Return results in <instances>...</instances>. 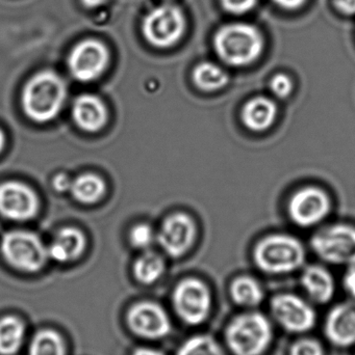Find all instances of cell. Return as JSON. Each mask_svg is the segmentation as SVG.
Wrapping results in <instances>:
<instances>
[{"mask_svg":"<svg viewBox=\"0 0 355 355\" xmlns=\"http://www.w3.org/2000/svg\"><path fill=\"white\" fill-rule=\"evenodd\" d=\"M306 0H274L275 3L279 4L281 8H287V10H296L304 6Z\"/></svg>","mask_w":355,"mask_h":355,"instance_id":"34","label":"cell"},{"mask_svg":"<svg viewBox=\"0 0 355 355\" xmlns=\"http://www.w3.org/2000/svg\"><path fill=\"white\" fill-rule=\"evenodd\" d=\"M333 4L343 14H355V0H333Z\"/></svg>","mask_w":355,"mask_h":355,"instance_id":"32","label":"cell"},{"mask_svg":"<svg viewBox=\"0 0 355 355\" xmlns=\"http://www.w3.org/2000/svg\"><path fill=\"white\" fill-rule=\"evenodd\" d=\"M231 294L236 304L254 308L262 302L264 292L260 284L250 277H240L231 284Z\"/></svg>","mask_w":355,"mask_h":355,"instance_id":"23","label":"cell"},{"mask_svg":"<svg viewBox=\"0 0 355 355\" xmlns=\"http://www.w3.org/2000/svg\"><path fill=\"white\" fill-rule=\"evenodd\" d=\"M29 355H65L64 342L56 331H41L31 341Z\"/></svg>","mask_w":355,"mask_h":355,"instance_id":"25","label":"cell"},{"mask_svg":"<svg viewBox=\"0 0 355 355\" xmlns=\"http://www.w3.org/2000/svg\"><path fill=\"white\" fill-rule=\"evenodd\" d=\"M311 245L325 262L352 264L355 262V227L348 225L325 227L313 236Z\"/></svg>","mask_w":355,"mask_h":355,"instance_id":"7","label":"cell"},{"mask_svg":"<svg viewBox=\"0 0 355 355\" xmlns=\"http://www.w3.org/2000/svg\"><path fill=\"white\" fill-rule=\"evenodd\" d=\"M196 237V227L191 217L179 213L169 216L158 233L160 245L169 256H183L188 252Z\"/></svg>","mask_w":355,"mask_h":355,"instance_id":"13","label":"cell"},{"mask_svg":"<svg viewBox=\"0 0 355 355\" xmlns=\"http://www.w3.org/2000/svg\"><path fill=\"white\" fill-rule=\"evenodd\" d=\"M127 320L131 331L140 337L160 339L170 333V320L166 312L152 302L135 304L129 311Z\"/></svg>","mask_w":355,"mask_h":355,"instance_id":"14","label":"cell"},{"mask_svg":"<svg viewBox=\"0 0 355 355\" xmlns=\"http://www.w3.org/2000/svg\"><path fill=\"white\" fill-rule=\"evenodd\" d=\"M279 108L273 100L267 97H256L249 100L242 110V122L254 132H264L274 124Z\"/></svg>","mask_w":355,"mask_h":355,"instance_id":"16","label":"cell"},{"mask_svg":"<svg viewBox=\"0 0 355 355\" xmlns=\"http://www.w3.org/2000/svg\"><path fill=\"white\" fill-rule=\"evenodd\" d=\"M173 302L177 314L185 323L197 325L208 318L212 308V296L202 282L189 279L177 286Z\"/></svg>","mask_w":355,"mask_h":355,"instance_id":"9","label":"cell"},{"mask_svg":"<svg viewBox=\"0 0 355 355\" xmlns=\"http://www.w3.org/2000/svg\"><path fill=\"white\" fill-rule=\"evenodd\" d=\"M270 306L275 320L290 333H306L316 323V313L299 296L279 294L271 300Z\"/></svg>","mask_w":355,"mask_h":355,"instance_id":"11","label":"cell"},{"mask_svg":"<svg viewBox=\"0 0 355 355\" xmlns=\"http://www.w3.org/2000/svg\"><path fill=\"white\" fill-rule=\"evenodd\" d=\"M110 53L104 43L97 40H85L74 46L68 58L69 70L79 81L95 80L106 70Z\"/></svg>","mask_w":355,"mask_h":355,"instance_id":"10","label":"cell"},{"mask_svg":"<svg viewBox=\"0 0 355 355\" xmlns=\"http://www.w3.org/2000/svg\"><path fill=\"white\" fill-rule=\"evenodd\" d=\"M106 190V184L101 178L93 174H85L73 180L70 191L75 200L83 204L97 202Z\"/></svg>","mask_w":355,"mask_h":355,"instance_id":"22","label":"cell"},{"mask_svg":"<svg viewBox=\"0 0 355 355\" xmlns=\"http://www.w3.org/2000/svg\"><path fill=\"white\" fill-rule=\"evenodd\" d=\"M66 96L64 80L51 71H42L31 77L23 89V110L35 122H49L62 110Z\"/></svg>","mask_w":355,"mask_h":355,"instance_id":"1","label":"cell"},{"mask_svg":"<svg viewBox=\"0 0 355 355\" xmlns=\"http://www.w3.org/2000/svg\"><path fill=\"white\" fill-rule=\"evenodd\" d=\"M193 80L202 91L215 92L226 87L229 77L218 64L206 62L194 69Z\"/></svg>","mask_w":355,"mask_h":355,"instance_id":"21","label":"cell"},{"mask_svg":"<svg viewBox=\"0 0 355 355\" xmlns=\"http://www.w3.org/2000/svg\"><path fill=\"white\" fill-rule=\"evenodd\" d=\"M24 333L22 321L16 317L0 319V354H16L22 346Z\"/></svg>","mask_w":355,"mask_h":355,"instance_id":"20","label":"cell"},{"mask_svg":"<svg viewBox=\"0 0 355 355\" xmlns=\"http://www.w3.org/2000/svg\"><path fill=\"white\" fill-rule=\"evenodd\" d=\"M177 355H225L222 348L208 336H197L185 342Z\"/></svg>","mask_w":355,"mask_h":355,"instance_id":"26","label":"cell"},{"mask_svg":"<svg viewBox=\"0 0 355 355\" xmlns=\"http://www.w3.org/2000/svg\"><path fill=\"white\" fill-rule=\"evenodd\" d=\"M185 18L181 8L172 4H164L154 8L144 18L142 31L150 45L156 48H169L183 37Z\"/></svg>","mask_w":355,"mask_h":355,"instance_id":"6","label":"cell"},{"mask_svg":"<svg viewBox=\"0 0 355 355\" xmlns=\"http://www.w3.org/2000/svg\"><path fill=\"white\" fill-rule=\"evenodd\" d=\"M73 119L83 130L96 132L106 122V108L99 98L93 95H83L73 104Z\"/></svg>","mask_w":355,"mask_h":355,"instance_id":"17","label":"cell"},{"mask_svg":"<svg viewBox=\"0 0 355 355\" xmlns=\"http://www.w3.org/2000/svg\"><path fill=\"white\" fill-rule=\"evenodd\" d=\"M223 8L231 14H245L252 10L256 0H221Z\"/></svg>","mask_w":355,"mask_h":355,"instance_id":"30","label":"cell"},{"mask_svg":"<svg viewBox=\"0 0 355 355\" xmlns=\"http://www.w3.org/2000/svg\"><path fill=\"white\" fill-rule=\"evenodd\" d=\"M225 337L235 355H262L272 341V327L261 313H245L231 321Z\"/></svg>","mask_w":355,"mask_h":355,"instance_id":"4","label":"cell"},{"mask_svg":"<svg viewBox=\"0 0 355 355\" xmlns=\"http://www.w3.org/2000/svg\"><path fill=\"white\" fill-rule=\"evenodd\" d=\"M39 200L35 192L23 183L6 182L0 185V214L12 220L33 218L38 212Z\"/></svg>","mask_w":355,"mask_h":355,"instance_id":"12","label":"cell"},{"mask_svg":"<svg viewBox=\"0 0 355 355\" xmlns=\"http://www.w3.org/2000/svg\"><path fill=\"white\" fill-rule=\"evenodd\" d=\"M290 355H324V352L318 341L302 339L292 346Z\"/></svg>","mask_w":355,"mask_h":355,"instance_id":"29","label":"cell"},{"mask_svg":"<svg viewBox=\"0 0 355 355\" xmlns=\"http://www.w3.org/2000/svg\"><path fill=\"white\" fill-rule=\"evenodd\" d=\"M133 355H165L158 350L149 349V348H139L135 350Z\"/></svg>","mask_w":355,"mask_h":355,"instance_id":"36","label":"cell"},{"mask_svg":"<svg viewBox=\"0 0 355 355\" xmlns=\"http://www.w3.org/2000/svg\"><path fill=\"white\" fill-rule=\"evenodd\" d=\"M302 285L308 295L318 304H327L335 294L333 275L324 267L311 265L304 269Z\"/></svg>","mask_w":355,"mask_h":355,"instance_id":"19","label":"cell"},{"mask_svg":"<svg viewBox=\"0 0 355 355\" xmlns=\"http://www.w3.org/2000/svg\"><path fill=\"white\" fill-rule=\"evenodd\" d=\"M331 210V200L324 190L318 187L302 188L290 198L288 213L300 227H312L322 223Z\"/></svg>","mask_w":355,"mask_h":355,"instance_id":"8","label":"cell"},{"mask_svg":"<svg viewBox=\"0 0 355 355\" xmlns=\"http://www.w3.org/2000/svg\"><path fill=\"white\" fill-rule=\"evenodd\" d=\"M325 336L336 346L349 347L355 344V304L335 306L325 321Z\"/></svg>","mask_w":355,"mask_h":355,"instance_id":"15","label":"cell"},{"mask_svg":"<svg viewBox=\"0 0 355 355\" xmlns=\"http://www.w3.org/2000/svg\"><path fill=\"white\" fill-rule=\"evenodd\" d=\"M4 135L3 132H2L1 130H0V152L2 151V149H3L4 147Z\"/></svg>","mask_w":355,"mask_h":355,"instance_id":"37","label":"cell"},{"mask_svg":"<svg viewBox=\"0 0 355 355\" xmlns=\"http://www.w3.org/2000/svg\"><path fill=\"white\" fill-rule=\"evenodd\" d=\"M85 248V238L83 234L74 227H65L58 232L56 239L47 248L48 258L56 262H70L79 258Z\"/></svg>","mask_w":355,"mask_h":355,"instance_id":"18","label":"cell"},{"mask_svg":"<svg viewBox=\"0 0 355 355\" xmlns=\"http://www.w3.org/2000/svg\"><path fill=\"white\" fill-rule=\"evenodd\" d=\"M214 47L225 64L231 67H246L262 55L264 39L256 27L245 23H233L217 31Z\"/></svg>","mask_w":355,"mask_h":355,"instance_id":"2","label":"cell"},{"mask_svg":"<svg viewBox=\"0 0 355 355\" xmlns=\"http://www.w3.org/2000/svg\"><path fill=\"white\" fill-rule=\"evenodd\" d=\"M270 91L279 99H287L293 92L294 85L292 79L286 74H277L271 79Z\"/></svg>","mask_w":355,"mask_h":355,"instance_id":"28","label":"cell"},{"mask_svg":"<svg viewBox=\"0 0 355 355\" xmlns=\"http://www.w3.org/2000/svg\"><path fill=\"white\" fill-rule=\"evenodd\" d=\"M344 287L350 295L355 297V262L348 265V270L344 277Z\"/></svg>","mask_w":355,"mask_h":355,"instance_id":"31","label":"cell"},{"mask_svg":"<svg viewBox=\"0 0 355 355\" xmlns=\"http://www.w3.org/2000/svg\"><path fill=\"white\" fill-rule=\"evenodd\" d=\"M4 260L19 270L35 272L48 258L47 248L35 234L26 231H13L4 235L1 242Z\"/></svg>","mask_w":355,"mask_h":355,"instance_id":"5","label":"cell"},{"mask_svg":"<svg viewBox=\"0 0 355 355\" xmlns=\"http://www.w3.org/2000/svg\"><path fill=\"white\" fill-rule=\"evenodd\" d=\"M71 183L72 181L66 175L60 174L54 178L53 187L58 191H66V190H70Z\"/></svg>","mask_w":355,"mask_h":355,"instance_id":"33","label":"cell"},{"mask_svg":"<svg viewBox=\"0 0 355 355\" xmlns=\"http://www.w3.org/2000/svg\"><path fill=\"white\" fill-rule=\"evenodd\" d=\"M164 269V261L160 256L154 252H145L138 259L133 271L138 281L149 285L160 279Z\"/></svg>","mask_w":355,"mask_h":355,"instance_id":"24","label":"cell"},{"mask_svg":"<svg viewBox=\"0 0 355 355\" xmlns=\"http://www.w3.org/2000/svg\"><path fill=\"white\" fill-rule=\"evenodd\" d=\"M129 238L135 248L145 250L154 243V234L149 225H138L131 230Z\"/></svg>","mask_w":355,"mask_h":355,"instance_id":"27","label":"cell"},{"mask_svg":"<svg viewBox=\"0 0 355 355\" xmlns=\"http://www.w3.org/2000/svg\"><path fill=\"white\" fill-rule=\"evenodd\" d=\"M254 259L263 272L286 275L297 270L304 264L306 250L300 240L293 236L273 234L256 244Z\"/></svg>","mask_w":355,"mask_h":355,"instance_id":"3","label":"cell"},{"mask_svg":"<svg viewBox=\"0 0 355 355\" xmlns=\"http://www.w3.org/2000/svg\"><path fill=\"white\" fill-rule=\"evenodd\" d=\"M81 3L88 8H98V6H102V4L108 2V0H81Z\"/></svg>","mask_w":355,"mask_h":355,"instance_id":"35","label":"cell"}]
</instances>
